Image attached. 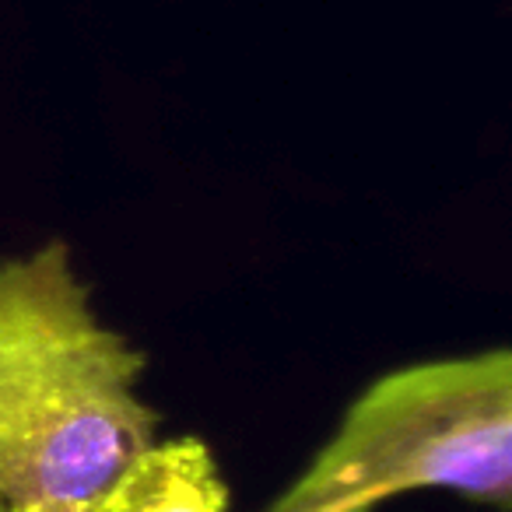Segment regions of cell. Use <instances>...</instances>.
Here are the masks:
<instances>
[{
  "mask_svg": "<svg viewBox=\"0 0 512 512\" xmlns=\"http://www.w3.org/2000/svg\"><path fill=\"white\" fill-rule=\"evenodd\" d=\"M414 488L460 491L498 512L512 505L509 348L421 362L372 383L267 512H372Z\"/></svg>",
  "mask_w": 512,
  "mask_h": 512,
  "instance_id": "cell-2",
  "label": "cell"
},
{
  "mask_svg": "<svg viewBox=\"0 0 512 512\" xmlns=\"http://www.w3.org/2000/svg\"><path fill=\"white\" fill-rule=\"evenodd\" d=\"M228 488L200 439L151 442L106 488L74 505H11L0 512H225Z\"/></svg>",
  "mask_w": 512,
  "mask_h": 512,
  "instance_id": "cell-3",
  "label": "cell"
},
{
  "mask_svg": "<svg viewBox=\"0 0 512 512\" xmlns=\"http://www.w3.org/2000/svg\"><path fill=\"white\" fill-rule=\"evenodd\" d=\"M341 512H355V509H341Z\"/></svg>",
  "mask_w": 512,
  "mask_h": 512,
  "instance_id": "cell-4",
  "label": "cell"
},
{
  "mask_svg": "<svg viewBox=\"0 0 512 512\" xmlns=\"http://www.w3.org/2000/svg\"><path fill=\"white\" fill-rule=\"evenodd\" d=\"M144 355L92 313L67 242L0 264V509L74 505L155 442Z\"/></svg>",
  "mask_w": 512,
  "mask_h": 512,
  "instance_id": "cell-1",
  "label": "cell"
}]
</instances>
